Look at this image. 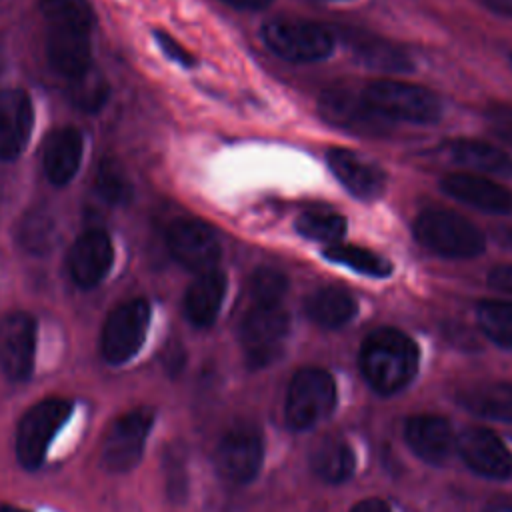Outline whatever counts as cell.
<instances>
[{"label":"cell","instance_id":"obj_1","mask_svg":"<svg viewBox=\"0 0 512 512\" xmlns=\"http://www.w3.org/2000/svg\"><path fill=\"white\" fill-rule=\"evenodd\" d=\"M418 364L420 350L416 342L396 328H378L368 334L358 354V366L364 380L382 396L406 388L414 380Z\"/></svg>","mask_w":512,"mask_h":512},{"label":"cell","instance_id":"obj_2","mask_svg":"<svg viewBox=\"0 0 512 512\" xmlns=\"http://www.w3.org/2000/svg\"><path fill=\"white\" fill-rule=\"evenodd\" d=\"M416 240L442 258H474L484 252L486 240L476 224L454 210L426 208L414 220Z\"/></svg>","mask_w":512,"mask_h":512},{"label":"cell","instance_id":"obj_3","mask_svg":"<svg viewBox=\"0 0 512 512\" xmlns=\"http://www.w3.org/2000/svg\"><path fill=\"white\" fill-rule=\"evenodd\" d=\"M72 410L74 404L68 398L48 396L22 414L16 426L14 452L26 470H36L42 466L52 440L68 422Z\"/></svg>","mask_w":512,"mask_h":512},{"label":"cell","instance_id":"obj_4","mask_svg":"<svg viewBox=\"0 0 512 512\" xmlns=\"http://www.w3.org/2000/svg\"><path fill=\"white\" fill-rule=\"evenodd\" d=\"M362 94L370 106L390 122L432 124L442 114L438 96L412 82L380 78L368 82L366 88H362Z\"/></svg>","mask_w":512,"mask_h":512},{"label":"cell","instance_id":"obj_5","mask_svg":"<svg viewBox=\"0 0 512 512\" xmlns=\"http://www.w3.org/2000/svg\"><path fill=\"white\" fill-rule=\"evenodd\" d=\"M264 44L282 60L310 64L332 54L336 36L330 28L302 18H274L262 26Z\"/></svg>","mask_w":512,"mask_h":512},{"label":"cell","instance_id":"obj_6","mask_svg":"<svg viewBox=\"0 0 512 512\" xmlns=\"http://www.w3.org/2000/svg\"><path fill=\"white\" fill-rule=\"evenodd\" d=\"M336 406V382L322 368L298 370L288 386L284 416L288 428L302 432L332 414Z\"/></svg>","mask_w":512,"mask_h":512},{"label":"cell","instance_id":"obj_7","mask_svg":"<svg viewBox=\"0 0 512 512\" xmlns=\"http://www.w3.org/2000/svg\"><path fill=\"white\" fill-rule=\"evenodd\" d=\"M154 416L150 406H138L120 414L108 426L100 444V462L108 472L126 474L138 466L144 456Z\"/></svg>","mask_w":512,"mask_h":512},{"label":"cell","instance_id":"obj_8","mask_svg":"<svg viewBox=\"0 0 512 512\" xmlns=\"http://www.w3.org/2000/svg\"><path fill=\"white\" fill-rule=\"evenodd\" d=\"M150 304L132 298L118 304L106 316L100 332V354L112 366L130 362L142 348L150 326Z\"/></svg>","mask_w":512,"mask_h":512},{"label":"cell","instance_id":"obj_9","mask_svg":"<svg viewBox=\"0 0 512 512\" xmlns=\"http://www.w3.org/2000/svg\"><path fill=\"white\" fill-rule=\"evenodd\" d=\"M318 114L326 124L366 138L386 136L394 124L370 106L362 90L350 88H326L318 98Z\"/></svg>","mask_w":512,"mask_h":512},{"label":"cell","instance_id":"obj_10","mask_svg":"<svg viewBox=\"0 0 512 512\" xmlns=\"http://www.w3.org/2000/svg\"><path fill=\"white\" fill-rule=\"evenodd\" d=\"M290 318L278 306H252L240 324V344L250 368H266L284 350Z\"/></svg>","mask_w":512,"mask_h":512},{"label":"cell","instance_id":"obj_11","mask_svg":"<svg viewBox=\"0 0 512 512\" xmlns=\"http://www.w3.org/2000/svg\"><path fill=\"white\" fill-rule=\"evenodd\" d=\"M264 444L256 428L238 426L228 430L214 452L218 474L236 486L250 484L262 466Z\"/></svg>","mask_w":512,"mask_h":512},{"label":"cell","instance_id":"obj_12","mask_svg":"<svg viewBox=\"0 0 512 512\" xmlns=\"http://www.w3.org/2000/svg\"><path fill=\"white\" fill-rule=\"evenodd\" d=\"M36 322L26 312L0 320V370L12 382H26L34 372Z\"/></svg>","mask_w":512,"mask_h":512},{"label":"cell","instance_id":"obj_13","mask_svg":"<svg viewBox=\"0 0 512 512\" xmlns=\"http://www.w3.org/2000/svg\"><path fill=\"white\" fill-rule=\"evenodd\" d=\"M168 250L176 262L194 272L216 268L220 258V240L212 226L196 218L176 220L166 234Z\"/></svg>","mask_w":512,"mask_h":512},{"label":"cell","instance_id":"obj_14","mask_svg":"<svg viewBox=\"0 0 512 512\" xmlns=\"http://www.w3.org/2000/svg\"><path fill=\"white\" fill-rule=\"evenodd\" d=\"M454 448L464 464L478 476L492 480H506L512 476V452L500 436L488 428H464L458 434Z\"/></svg>","mask_w":512,"mask_h":512},{"label":"cell","instance_id":"obj_15","mask_svg":"<svg viewBox=\"0 0 512 512\" xmlns=\"http://www.w3.org/2000/svg\"><path fill=\"white\" fill-rule=\"evenodd\" d=\"M114 262L112 240L104 230H86L70 246L66 266L68 274L80 288L98 286Z\"/></svg>","mask_w":512,"mask_h":512},{"label":"cell","instance_id":"obj_16","mask_svg":"<svg viewBox=\"0 0 512 512\" xmlns=\"http://www.w3.org/2000/svg\"><path fill=\"white\" fill-rule=\"evenodd\" d=\"M442 190L480 212L488 214H508L512 212V190L490 176L474 174V172H454L442 178Z\"/></svg>","mask_w":512,"mask_h":512},{"label":"cell","instance_id":"obj_17","mask_svg":"<svg viewBox=\"0 0 512 512\" xmlns=\"http://www.w3.org/2000/svg\"><path fill=\"white\" fill-rule=\"evenodd\" d=\"M326 162L334 178L358 200H376L386 190L384 170L348 148H332Z\"/></svg>","mask_w":512,"mask_h":512},{"label":"cell","instance_id":"obj_18","mask_svg":"<svg viewBox=\"0 0 512 512\" xmlns=\"http://www.w3.org/2000/svg\"><path fill=\"white\" fill-rule=\"evenodd\" d=\"M34 126L30 96L20 88L0 92V160H16L28 144Z\"/></svg>","mask_w":512,"mask_h":512},{"label":"cell","instance_id":"obj_19","mask_svg":"<svg viewBox=\"0 0 512 512\" xmlns=\"http://www.w3.org/2000/svg\"><path fill=\"white\" fill-rule=\"evenodd\" d=\"M404 440L424 462L440 466L454 448V432L446 418L434 414H416L404 422Z\"/></svg>","mask_w":512,"mask_h":512},{"label":"cell","instance_id":"obj_20","mask_svg":"<svg viewBox=\"0 0 512 512\" xmlns=\"http://www.w3.org/2000/svg\"><path fill=\"white\" fill-rule=\"evenodd\" d=\"M46 58L62 78L72 80L80 76L92 66L90 32L64 26H48Z\"/></svg>","mask_w":512,"mask_h":512},{"label":"cell","instance_id":"obj_21","mask_svg":"<svg viewBox=\"0 0 512 512\" xmlns=\"http://www.w3.org/2000/svg\"><path fill=\"white\" fill-rule=\"evenodd\" d=\"M442 156H446L452 164L470 168L474 174L512 178V156L484 140H450L444 144Z\"/></svg>","mask_w":512,"mask_h":512},{"label":"cell","instance_id":"obj_22","mask_svg":"<svg viewBox=\"0 0 512 512\" xmlns=\"http://www.w3.org/2000/svg\"><path fill=\"white\" fill-rule=\"evenodd\" d=\"M226 296V274L218 268L198 272L184 294V314L196 328L216 322Z\"/></svg>","mask_w":512,"mask_h":512},{"label":"cell","instance_id":"obj_23","mask_svg":"<svg viewBox=\"0 0 512 512\" xmlns=\"http://www.w3.org/2000/svg\"><path fill=\"white\" fill-rule=\"evenodd\" d=\"M82 148H84L82 134L70 126L58 128L46 138L44 152H42V166H44L46 178L54 186H64L74 178L82 162Z\"/></svg>","mask_w":512,"mask_h":512},{"label":"cell","instance_id":"obj_24","mask_svg":"<svg viewBox=\"0 0 512 512\" xmlns=\"http://www.w3.org/2000/svg\"><path fill=\"white\" fill-rule=\"evenodd\" d=\"M342 36L356 60L372 70L406 72L412 68L410 56L394 42L360 30H342Z\"/></svg>","mask_w":512,"mask_h":512},{"label":"cell","instance_id":"obj_25","mask_svg":"<svg viewBox=\"0 0 512 512\" xmlns=\"http://www.w3.org/2000/svg\"><path fill=\"white\" fill-rule=\"evenodd\" d=\"M308 318L322 328H342L356 316V300L350 292L338 286H324L306 298Z\"/></svg>","mask_w":512,"mask_h":512},{"label":"cell","instance_id":"obj_26","mask_svg":"<svg viewBox=\"0 0 512 512\" xmlns=\"http://www.w3.org/2000/svg\"><path fill=\"white\" fill-rule=\"evenodd\" d=\"M458 404L468 412L498 422H512V384H478L458 392Z\"/></svg>","mask_w":512,"mask_h":512},{"label":"cell","instance_id":"obj_27","mask_svg":"<svg viewBox=\"0 0 512 512\" xmlns=\"http://www.w3.org/2000/svg\"><path fill=\"white\" fill-rule=\"evenodd\" d=\"M312 472L328 484H342L356 470V456L348 442L340 438H324L310 454Z\"/></svg>","mask_w":512,"mask_h":512},{"label":"cell","instance_id":"obj_28","mask_svg":"<svg viewBox=\"0 0 512 512\" xmlns=\"http://www.w3.org/2000/svg\"><path fill=\"white\" fill-rule=\"evenodd\" d=\"M56 220L44 206H32L16 226L18 244L36 256L48 254L56 242Z\"/></svg>","mask_w":512,"mask_h":512},{"label":"cell","instance_id":"obj_29","mask_svg":"<svg viewBox=\"0 0 512 512\" xmlns=\"http://www.w3.org/2000/svg\"><path fill=\"white\" fill-rule=\"evenodd\" d=\"M324 258H328L334 264L346 266L358 274L364 276H372V278H386L392 272V264L390 260H386L384 256L362 248V246H354V244H332L324 250Z\"/></svg>","mask_w":512,"mask_h":512},{"label":"cell","instance_id":"obj_30","mask_svg":"<svg viewBox=\"0 0 512 512\" xmlns=\"http://www.w3.org/2000/svg\"><path fill=\"white\" fill-rule=\"evenodd\" d=\"M296 232L308 240L338 244L346 234V218L332 210H306L296 218Z\"/></svg>","mask_w":512,"mask_h":512},{"label":"cell","instance_id":"obj_31","mask_svg":"<svg viewBox=\"0 0 512 512\" xmlns=\"http://www.w3.org/2000/svg\"><path fill=\"white\" fill-rule=\"evenodd\" d=\"M480 330L498 346L512 348V302L484 300L476 308Z\"/></svg>","mask_w":512,"mask_h":512},{"label":"cell","instance_id":"obj_32","mask_svg":"<svg viewBox=\"0 0 512 512\" xmlns=\"http://www.w3.org/2000/svg\"><path fill=\"white\" fill-rule=\"evenodd\" d=\"M110 96V86L100 70L90 66L80 76L68 80V98L82 112H98Z\"/></svg>","mask_w":512,"mask_h":512},{"label":"cell","instance_id":"obj_33","mask_svg":"<svg viewBox=\"0 0 512 512\" xmlns=\"http://www.w3.org/2000/svg\"><path fill=\"white\" fill-rule=\"evenodd\" d=\"M42 14L48 26H64L90 32L94 12L88 0H40Z\"/></svg>","mask_w":512,"mask_h":512},{"label":"cell","instance_id":"obj_34","mask_svg":"<svg viewBox=\"0 0 512 512\" xmlns=\"http://www.w3.org/2000/svg\"><path fill=\"white\" fill-rule=\"evenodd\" d=\"M94 184L98 194L108 204H124L132 196V184L124 170V166L114 158L100 160L94 176Z\"/></svg>","mask_w":512,"mask_h":512},{"label":"cell","instance_id":"obj_35","mask_svg":"<svg viewBox=\"0 0 512 512\" xmlns=\"http://www.w3.org/2000/svg\"><path fill=\"white\" fill-rule=\"evenodd\" d=\"M288 290V278L276 268H258L250 276V296L254 306H278Z\"/></svg>","mask_w":512,"mask_h":512},{"label":"cell","instance_id":"obj_36","mask_svg":"<svg viewBox=\"0 0 512 512\" xmlns=\"http://www.w3.org/2000/svg\"><path fill=\"white\" fill-rule=\"evenodd\" d=\"M486 122L498 138L512 146V106L510 104H496L486 110Z\"/></svg>","mask_w":512,"mask_h":512},{"label":"cell","instance_id":"obj_37","mask_svg":"<svg viewBox=\"0 0 512 512\" xmlns=\"http://www.w3.org/2000/svg\"><path fill=\"white\" fill-rule=\"evenodd\" d=\"M154 36H156V40H158V46L162 48V52H164L170 60H174V62H178L180 66H186V68L196 64V58H194L182 44H178L172 36H168L166 32H160V30H156Z\"/></svg>","mask_w":512,"mask_h":512},{"label":"cell","instance_id":"obj_38","mask_svg":"<svg viewBox=\"0 0 512 512\" xmlns=\"http://www.w3.org/2000/svg\"><path fill=\"white\" fill-rule=\"evenodd\" d=\"M486 280H488V284H490L494 290L510 292V294H512V264L492 268Z\"/></svg>","mask_w":512,"mask_h":512},{"label":"cell","instance_id":"obj_39","mask_svg":"<svg viewBox=\"0 0 512 512\" xmlns=\"http://www.w3.org/2000/svg\"><path fill=\"white\" fill-rule=\"evenodd\" d=\"M350 512H390V506L380 498H366L358 502Z\"/></svg>","mask_w":512,"mask_h":512},{"label":"cell","instance_id":"obj_40","mask_svg":"<svg viewBox=\"0 0 512 512\" xmlns=\"http://www.w3.org/2000/svg\"><path fill=\"white\" fill-rule=\"evenodd\" d=\"M236 10H264L268 8L274 0H220Z\"/></svg>","mask_w":512,"mask_h":512},{"label":"cell","instance_id":"obj_41","mask_svg":"<svg viewBox=\"0 0 512 512\" xmlns=\"http://www.w3.org/2000/svg\"><path fill=\"white\" fill-rule=\"evenodd\" d=\"M482 6H486L490 12L498 16L512 18V0H480Z\"/></svg>","mask_w":512,"mask_h":512},{"label":"cell","instance_id":"obj_42","mask_svg":"<svg viewBox=\"0 0 512 512\" xmlns=\"http://www.w3.org/2000/svg\"><path fill=\"white\" fill-rule=\"evenodd\" d=\"M484 512H512V498H496L486 506Z\"/></svg>","mask_w":512,"mask_h":512},{"label":"cell","instance_id":"obj_43","mask_svg":"<svg viewBox=\"0 0 512 512\" xmlns=\"http://www.w3.org/2000/svg\"><path fill=\"white\" fill-rule=\"evenodd\" d=\"M0 512H26V510L16 508V506H10V504H4V506H0Z\"/></svg>","mask_w":512,"mask_h":512},{"label":"cell","instance_id":"obj_44","mask_svg":"<svg viewBox=\"0 0 512 512\" xmlns=\"http://www.w3.org/2000/svg\"><path fill=\"white\" fill-rule=\"evenodd\" d=\"M0 92H2V64H0Z\"/></svg>","mask_w":512,"mask_h":512},{"label":"cell","instance_id":"obj_45","mask_svg":"<svg viewBox=\"0 0 512 512\" xmlns=\"http://www.w3.org/2000/svg\"><path fill=\"white\" fill-rule=\"evenodd\" d=\"M508 240H510V244H512V230L508 232Z\"/></svg>","mask_w":512,"mask_h":512},{"label":"cell","instance_id":"obj_46","mask_svg":"<svg viewBox=\"0 0 512 512\" xmlns=\"http://www.w3.org/2000/svg\"><path fill=\"white\" fill-rule=\"evenodd\" d=\"M322 2H336V0H322Z\"/></svg>","mask_w":512,"mask_h":512}]
</instances>
